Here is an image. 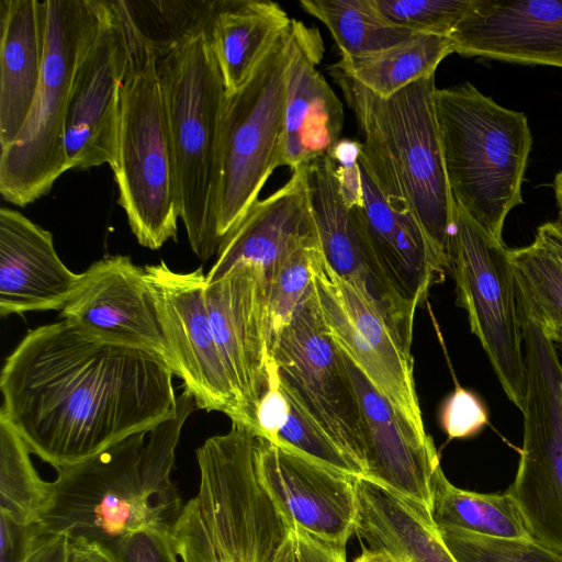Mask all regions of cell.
Segmentation results:
<instances>
[{"instance_id": "cell-1", "label": "cell", "mask_w": 562, "mask_h": 562, "mask_svg": "<svg viewBox=\"0 0 562 562\" xmlns=\"http://www.w3.org/2000/svg\"><path fill=\"white\" fill-rule=\"evenodd\" d=\"M175 375L155 352L61 319L29 331L5 359L0 413L56 470L169 418Z\"/></svg>"}, {"instance_id": "cell-2", "label": "cell", "mask_w": 562, "mask_h": 562, "mask_svg": "<svg viewBox=\"0 0 562 562\" xmlns=\"http://www.w3.org/2000/svg\"><path fill=\"white\" fill-rule=\"evenodd\" d=\"M195 407L184 390L175 413L154 428L56 469L40 519L45 535L65 533L110 546L142 530L171 531L183 508L171 470L182 427Z\"/></svg>"}, {"instance_id": "cell-3", "label": "cell", "mask_w": 562, "mask_h": 562, "mask_svg": "<svg viewBox=\"0 0 562 562\" xmlns=\"http://www.w3.org/2000/svg\"><path fill=\"white\" fill-rule=\"evenodd\" d=\"M361 136L359 160L387 201L409 213L449 271L454 202L435 112V75L380 97L330 66Z\"/></svg>"}, {"instance_id": "cell-4", "label": "cell", "mask_w": 562, "mask_h": 562, "mask_svg": "<svg viewBox=\"0 0 562 562\" xmlns=\"http://www.w3.org/2000/svg\"><path fill=\"white\" fill-rule=\"evenodd\" d=\"M214 1L182 31L156 42L179 194L192 251L202 261L221 241L217 215L222 179V121L226 90L209 24Z\"/></svg>"}, {"instance_id": "cell-5", "label": "cell", "mask_w": 562, "mask_h": 562, "mask_svg": "<svg viewBox=\"0 0 562 562\" xmlns=\"http://www.w3.org/2000/svg\"><path fill=\"white\" fill-rule=\"evenodd\" d=\"M256 434L233 423L196 450L200 480L171 529L181 562H272L291 530L261 485Z\"/></svg>"}, {"instance_id": "cell-6", "label": "cell", "mask_w": 562, "mask_h": 562, "mask_svg": "<svg viewBox=\"0 0 562 562\" xmlns=\"http://www.w3.org/2000/svg\"><path fill=\"white\" fill-rule=\"evenodd\" d=\"M127 38L117 155L113 173L119 204L138 244L159 249L177 237L179 194L168 117L158 76L155 40L132 2L119 1Z\"/></svg>"}, {"instance_id": "cell-7", "label": "cell", "mask_w": 562, "mask_h": 562, "mask_svg": "<svg viewBox=\"0 0 562 562\" xmlns=\"http://www.w3.org/2000/svg\"><path fill=\"white\" fill-rule=\"evenodd\" d=\"M435 112L453 202L503 241L506 216L522 203L532 145L527 116L470 82L436 89Z\"/></svg>"}, {"instance_id": "cell-8", "label": "cell", "mask_w": 562, "mask_h": 562, "mask_svg": "<svg viewBox=\"0 0 562 562\" xmlns=\"http://www.w3.org/2000/svg\"><path fill=\"white\" fill-rule=\"evenodd\" d=\"M44 63L27 119L0 154V193L26 206L68 170L64 134L77 68L97 33L102 0H45Z\"/></svg>"}, {"instance_id": "cell-9", "label": "cell", "mask_w": 562, "mask_h": 562, "mask_svg": "<svg viewBox=\"0 0 562 562\" xmlns=\"http://www.w3.org/2000/svg\"><path fill=\"white\" fill-rule=\"evenodd\" d=\"M292 37L291 21L249 80L226 94L217 215L221 245L280 167Z\"/></svg>"}, {"instance_id": "cell-10", "label": "cell", "mask_w": 562, "mask_h": 562, "mask_svg": "<svg viewBox=\"0 0 562 562\" xmlns=\"http://www.w3.org/2000/svg\"><path fill=\"white\" fill-rule=\"evenodd\" d=\"M509 249L454 203L449 271L457 304L465 310L501 386L520 411L526 394V363L519 293Z\"/></svg>"}, {"instance_id": "cell-11", "label": "cell", "mask_w": 562, "mask_h": 562, "mask_svg": "<svg viewBox=\"0 0 562 562\" xmlns=\"http://www.w3.org/2000/svg\"><path fill=\"white\" fill-rule=\"evenodd\" d=\"M526 394L524 436L508 493L529 536L562 554V362L550 335L537 323L522 331Z\"/></svg>"}, {"instance_id": "cell-12", "label": "cell", "mask_w": 562, "mask_h": 562, "mask_svg": "<svg viewBox=\"0 0 562 562\" xmlns=\"http://www.w3.org/2000/svg\"><path fill=\"white\" fill-rule=\"evenodd\" d=\"M271 357L283 392L366 476L364 426L358 394L342 352L321 317L312 285L278 336Z\"/></svg>"}, {"instance_id": "cell-13", "label": "cell", "mask_w": 562, "mask_h": 562, "mask_svg": "<svg viewBox=\"0 0 562 562\" xmlns=\"http://www.w3.org/2000/svg\"><path fill=\"white\" fill-rule=\"evenodd\" d=\"M311 285L324 325L338 347L400 415L426 431L413 374L412 336L336 273L321 246L313 251Z\"/></svg>"}, {"instance_id": "cell-14", "label": "cell", "mask_w": 562, "mask_h": 562, "mask_svg": "<svg viewBox=\"0 0 562 562\" xmlns=\"http://www.w3.org/2000/svg\"><path fill=\"white\" fill-rule=\"evenodd\" d=\"M144 269L176 376L192 394L196 408L222 412L232 422L246 424L213 334L205 302L206 274L203 268L182 273L160 261Z\"/></svg>"}, {"instance_id": "cell-15", "label": "cell", "mask_w": 562, "mask_h": 562, "mask_svg": "<svg viewBox=\"0 0 562 562\" xmlns=\"http://www.w3.org/2000/svg\"><path fill=\"white\" fill-rule=\"evenodd\" d=\"M127 38L119 1L102 0L100 23L77 68L65 122L68 169L116 164Z\"/></svg>"}, {"instance_id": "cell-16", "label": "cell", "mask_w": 562, "mask_h": 562, "mask_svg": "<svg viewBox=\"0 0 562 562\" xmlns=\"http://www.w3.org/2000/svg\"><path fill=\"white\" fill-rule=\"evenodd\" d=\"M255 463L261 485L291 529L346 549L358 516L357 476L258 435Z\"/></svg>"}, {"instance_id": "cell-17", "label": "cell", "mask_w": 562, "mask_h": 562, "mask_svg": "<svg viewBox=\"0 0 562 562\" xmlns=\"http://www.w3.org/2000/svg\"><path fill=\"white\" fill-rule=\"evenodd\" d=\"M206 308L246 424L255 429L272 367L267 284L261 267L240 262L206 283Z\"/></svg>"}, {"instance_id": "cell-18", "label": "cell", "mask_w": 562, "mask_h": 562, "mask_svg": "<svg viewBox=\"0 0 562 562\" xmlns=\"http://www.w3.org/2000/svg\"><path fill=\"white\" fill-rule=\"evenodd\" d=\"M60 317L103 339L155 352L172 367L145 269L128 256L91 263Z\"/></svg>"}, {"instance_id": "cell-19", "label": "cell", "mask_w": 562, "mask_h": 562, "mask_svg": "<svg viewBox=\"0 0 562 562\" xmlns=\"http://www.w3.org/2000/svg\"><path fill=\"white\" fill-rule=\"evenodd\" d=\"M306 180L321 250L331 269L412 336L414 315L389 284L358 209L344 201L333 158L325 155L307 165Z\"/></svg>"}, {"instance_id": "cell-20", "label": "cell", "mask_w": 562, "mask_h": 562, "mask_svg": "<svg viewBox=\"0 0 562 562\" xmlns=\"http://www.w3.org/2000/svg\"><path fill=\"white\" fill-rule=\"evenodd\" d=\"M449 37L464 57L562 68V0H472Z\"/></svg>"}, {"instance_id": "cell-21", "label": "cell", "mask_w": 562, "mask_h": 562, "mask_svg": "<svg viewBox=\"0 0 562 562\" xmlns=\"http://www.w3.org/2000/svg\"><path fill=\"white\" fill-rule=\"evenodd\" d=\"M341 352L363 417L367 474L362 477L419 502L430 512L432 480L440 467L432 439L400 415Z\"/></svg>"}, {"instance_id": "cell-22", "label": "cell", "mask_w": 562, "mask_h": 562, "mask_svg": "<svg viewBox=\"0 0 562 562\" xmlns=\"http://www.w3.org/2000/svg\"><path fill=\"white\" fill-rule=\"evenodd\" d=\"M280 167L292 171L329 155L341 138L342 102L317 66L325 47L318 29L292 19Z\"/></svg>"}, {"instance_id": "cell-23", "label": "cell", "mask_w": 562, "mask_h": 562, "mask_svg": "<svg viewBox=\"0 0 562 562\" xmlns=\"http://www.w3.org/2000/svg\"><path fill=\"white\" fill-rule=\"evenodd\" d=\"M319 245L310 202L306 167L269 196L256 201L222 243L206 283L220 280L240 262L255 263L270 273L288 256L304 246Z\"/></svg>"}, {"instance_id": "cell-24", "label": "cell", "mask_w": 562, "mask_h": 562, "mask_svg": "<svg viewBox=\"0 0 562 562\" xmlns=\"http://www.w3.org/2000/svg\"><path fill=\"white\" fill-rule=\"evenodd\" d=\"M81 280L58 257L50 232L0 209V315L61 311Z\"/></svg>"}, {"instance_id": "cell-25", "label": "cell", "mask_w": 562, "mask_h": 562, "mask_svg": "<svg viewBox=\"0 0 562 562\" xmlns=\"http://www.w3.org/2000/svg\"><path fill=\"white\" fill-rule=\"evenodd\" d=\"M362 205L357 207L375 258L394 293L415 316L429 289L445 279L425 233L407 212L391 204L358 159Z\"/></svg>"}, {"instance_id": "cell-26", "label": "cell", "mask_w": 562, "mask_h": 562, "mask_svg": "<svg viewBox=\"0 0 562 562\" xmlns=\"http://www.w3.org/2000/svg\"><path fill=\"white\" fill-rule=\"evenodd\" d=\"M0 147L13 143L41 81L45 25L43 2L0 0Z\"/></svg>"}, {"instance_id": "cell-27", "label": "cell", "mask_w": 562, "mask_h": 562, "mask_svg": "<svg viewBox=\"0 0 562 562\" xmlns=\"http://www.w3.org/2000/svg\"><path fill=\"white\" fill-rule=\"evenodd\" d=\"M355 533L368 549L397 562H457L429 509L366 477H357Z\"/></svg>"}, {"instance_id": "cell-28", "label": "cell", "mask_w": 562, "mask_h": 562, "mask_svg": "<svg viewBox=\"0 0 562 562\" xmlns=\"http://www.w3.org/2000/svg\"><path fill=\"white\" fill-rule=\"evenodd\" d=\"M291 21L277 2L214 1L209 32L226 94L249 80Z\"/></svg>"}, {"instance_id": "cell-29", "label": "cell", "mask_w": 562, "mask_h": 562, "mask_svg": "<svg viewBox=\"0 0 562 562\" xmlns=\"http://www.w3.org/2000/svg\"><path fill=\"white\" fill-rule=\"evenodd\" d=\"M453 53L448 36L417 33L393 46L355 56H340L331 67L380 97L435 75L438 65Z\"/></svg>"}, {"instance_id": "cell-30", "label": "cell", "mask_w": 562, "mask_h": 562, "mask_svg": "<svg viewBox=\"0 0 562 562\" xmlns=\"http://www.w3.org/2000/svg\"><path fill=\"white\" fill-rule=\"evenodd\" d=\"M430 516L437 528H457L498 538L530 537L508 491L477 493L459 488L450 483L441 467L432 480Z\"/></svg>"}, {"instance_id": "cell-31", "label": "cell", "mask_w": 562, "mask_h": 562, "mask_svg": "<svg viewBox=\"0 0 562 562\" xmlns=\"http://www.w3.org/2000/svg\"><path fill=\"white\" fill-rule=\"evenodd\" d=\"M299 4L328 29L340 56L376 52L417 34L389 22L371 0H301Z\"/></svg>"}, {"instance_id": "cell-32", "label": "cell", "mask_w": 562, "mask_h": 562, "mask_svg": "<svg viewBox=\"0 0 562 562\" xmlns=\"http://www.w3.org/2000/svg\"><path fill=\"white\" fill-rule=\"evenodd\" d=\"M30 449L0 413V513L22 522L40 521L49 502V482L35 470Z\"/></svg>"}, {"instance_id": "cell-33", "label": "cell", "mask_w": 562, "mask_h": 562, "mask_svg": "<svg viewBox=\"0 0 562 562\" xmlns=\"http://www.w3.org/2000/svg\"><path fill=\"white\" fill-rule=\"evenodd\" d=\"M520 306L550 334L562 331V262L537 236L525 247L509 249Z\"/></svg>"}, {"instance_id": "cell-34", "label": "cell", "mask_w": 562, "mask_h": 562, "mask_svg": "<svg viewBox=\"0 0 562 562\" xmlns=\"http://www.w3.org/2000/svg\"><path fill=\"white\" fill-rule=\"evenodd\" d=\"M457 562H562V554L531 537L498 538L457 528H438Z\"/></svg>"}, {"instance_id": "cell-35", "label": "cell", "mask_w": 562, "mask_h": 562, "mask_svg": "<svg viewBox=\"0 0 562 562\" xmlns=\"http://www.w3.org/2000/svg\"><path fill=\"white\" fill-rule=\"evenodd\" d=\"M318 246L299 248L265 276L271 349L311 286L312 257Z\"/></svg>"}, {"instance_id": "cell-36", "label": "cell", "mask_w": 562, "mask_h": 562, "mask_svg": "<svg viewBox=\"0 0 562 562\" xmlns=\"http://www.w3.org/2000/svg\"><path fill=\"white\" fill-rule=\"evenodd\" d=\"M389 22L415 33L450 36L472 0H371Z\"/></svg>"}, {"instance_id": "cell-37", "label": "cell", "mask_w": 562, "mask_h": 562, "mask_svg": "<svg viewBox=\"0 0 562 562\" xmlns=\"http://www.w3.org/2000/svg\"><path fill=\"white\" fill-rule=\"evenodd\" d=\"M283 391V390H282ZM285 394V393H284ZM286 395V394H285ZM289 414L273 442L303 453L321 463L362 477L360 470L325 432L286 395Z\"/></svg>"}, {"instance_id": "cell-38", "label": "cell", "mask_w": 562, "mask_h": 562, "mask_svg": "<svg viewBox=\"0 0 562 562\" xmlns=\"http://www.w3.org/2000/svg\"><path fill=\"white\" fill-rule=\"evenodd\" d=\"M439 420L449 439H464L486 426L488 414L475 393L457 385L442 403Z\"/></svg>"}, {"instance_id": "cell-39", "label": "cell", "mask_w": 562, "mask_h": 562, "mask_svg": "<svg viewBox=\"0 0 562 562\" xmlns=\"http://www.w3.org/2000/svg\"><path fill=\"white\" fill-rule=\"evenodd\" d=\"M105 547L112 550L117 562H179L180 560L171 531L164 529L142 530Z\"/></svg>"}, {"instance_id": "cell-40", "label": "cell", "mask_w": 562, "mask_h": 562, "mask_svg": "<svg viewBox=\"0 0 562 562\" xmlns=\"http://www.w3.org/2000/svg\"><path fill=\"white\" fill-rule=\"evenodd\" d=\"M46 536L40 521L22 524L0 513V562H25Z\"/></svg>"}, {"instance_id": "cell-41", "label": "cell", "mask_w": 562, "mask_h": 562, "mask_svg": "<svg viewBox=\"0 0 562 562\" xmlns=\"http://www.w3.org/2000/svg\"><path fill=\"white\" fill-rule=\"evenodd\" d=\"M272 562H347L346 549L291 529Z\"/></svg>"}, {"instance_id": "cell-42", "label": "cell", "mask_w": 562, "mask_h": 562, "mask_svg": "<svg viewBox=\"0 0 562 562\" xmlns=\"http://www.w3.org/2000/svg\"><path fill=\"white\" fill-rule=\"evenodd\" d=\"M289 400L282 391L272 361L268 389L262 395L255 416V431L269 440H274L289 414Z\"/></svg>"}, {"instance_id": "cell-43", "label": "cell", "mask_w": 562, "mask_h": 562, "mask_svg": "<svg viewBox=\"0 0 562 562\" xmlns=\"http://www.w3.org/2000/svg\"><path fill=\"white\" fill-rule=\"evenodd\" d=\"M68 562H117L112 550L82 537H69Z\"/></svg>"}, {"instance_id": "cell-44", "label": "cell", "mask_w": 562, "mask_h": 562, "mask_svg": "<svg viewBox=\"0 0 562 562\" xmlns=\"http://www.w3.org/2000/svg\"><path fill=\"white\" fill-rule=\"evenodd\" d=\"M69 537L47 535L25 562H68Z\"/></svg>"}, {"instance_id": "cell-45", "label": "cell", "mask_w": 562, "mask_h": 562, "mask_svg": "<svg viewBox=\"0 0 562 562\" xmlns=\"http://www.w3.org/2000/svg\"><path fill=\"white\" fill-rule=\"evenodd\" d=\"M535 236L539 237L562 262V223L560 221L541 224Z\"/></svg>"}, {"instance_id": "cell-46", "label": "cell", "mask_w": 562, "mask_h": 562, "mask_svg": "<svg viewBox=\"0 0 562 562\" xmlns=\"http://www.w3.org/2000/svg\"><path fill=\"white\" fill-rule=\"evenodd\" d=\"M351 562H397V561L383 552L373 551L368 548H363L361 554L359 557H357L355 560H352Z\"/></svg>"}, {"instance_id": "cell-47", "label": "cell", "mask_w": 562, "mask_h": 562, "mask_svg": "<svg viewBox=\"0 0 562 562\" xmlns=\"http://www.w3.org/2000/svg\"><path fill=\"white\" fill-rule=\"evenodd\" d=\"M553 190L559 209V221L562 223V170L554 177Z\"/></svg>"}, {"instance_id": "cell-48", "label": "cell", "mask_w": 562, "mask_h": 562, "mask_svg": "<svg viewBox=\"0 0 562 562\" xmlns=\"http://www.w3.org/2000/svg\"><path fill=\"white\" fill-rule=\"evenodd\" d=\"M551 337L562 362V331H557Z\"/></svg>"}]
</instances>
